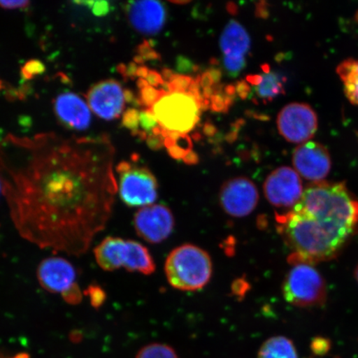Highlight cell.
<instances>
[{"mask_svg":"<svg viewBox=\"0 0 358 358\" xmlns=\"http://www.w3.org/2000/svg\"><path fill=\"white\" fill-rule=\"evenodd\" d=\"M146 141L148 145L153 150H159L164 145V138L159 134H151L148 136Z\"/></svg>","mask_w":358,"mask_h":358,"instance_id":"cell-32","label":"cell"},{"mask_svg":"<svg viewBox=\"0 0 358 358\" xmlns=\"http://www.w3.org/2000/svg\"><path fill=\"white\" fill-rule=\"evenodd\" d=\"M122 123L124 127L131 129L132 132L138 131L141 127V111L136 109H129L124 112Z\"/></svg>","mask_w":358,"mask_h":358,"instance_id":"cell-26","label":"cell"},{"mask_svg":"<svg viewBox=\"0 0 358 358\" xmlns=\"http://www.w3.org/2000/svg\"><path fill=\"white\" fill-rule=\"evenodd\" d=\"M109 136H34L0 141V182L22 238L80 257L108 223L117 194Z\"/></svg>","mask_w":358,"mask_h":358,"instance_id":"cell-1","label":"cell"},{"mask_svg":"<svg viewBox=\"0 0 358 358\" xmlns=\"http://www.w3.org/2000/svg\"><path fill=\"white\" fill-rule=\"evenodd\" d=\"M355 279H356V280L357 281V283H358V265H357V266L355 268Z\"/></svg>","mask_w":358,"mask_h":358,"instance_id":"cell-37","label":"cell"},{"mask_svg":"<svg viewBox=\"0 0 358 358\" xmlns=\"http://www.w3.org/2000/svg\"><path fill=\"white\" fill-rule=\"evenodd\" d=\"M311 348L317 355H325L329 350L330 342L324 338H316L313 339Z\"/></svg>","mask_w":358,"mask_h":358,"instance_id":"cell-30","label":"cell"},{"mask_svg":"<svg viewBox=\"0 0 358 358\" xmlns=\"http://www.w3.org/2000/svg\"><path fill=\"white\" fill-rule=\"evenodd\" d=\"M145 80L153 87H159V85L164 84V78L155 71H149V73H148Z\"/></svg>","mask_w":358,"mask_h":358,"instance_id":"cell-34","label":"cell"},{"mask_svg":"<svg viewBox=\"0 0 358 358\" xmlns=\"http://www.w3.org/2000/svg\"><path fill=\"white\" fill-rule=\"evenodd\" d=\"M201 102L189 92H165L151 107L161 127L169 131L186 134L198 124Z\"/></svg>","mask_w":358,"mask_h":358,"instance_id":"cell-5","label":"cell"},{"mask_svg":"<svg viewBox=\"0 0 358 358\" xmlns=\"http://www.w3.org/2000/svg\"><path fill=\"white\" fill-rule=\"evenodd\" d=\"M116 173L120 199L128 207L149 206L158 198V182L149 169L122 161Z\"/></svg>","mask_w":358,"mask_h":358,"instance_id":"cell-7","label":"cell"},{"mask_svg":"<svg viewBox=\"0 0 358 358\" xmlns=\"http://www.w3.org/2000/svg\"><path fill=\"white\" fill-rule=\"evenodd\" d=\"M258 358H298V353L290 339L276 336L262 344L258 352Z\"/></svg>","mask_w":358,"mask_h":358,"instance_id":"cell-22","label":"cell"},{"mask_svg":"<svg viewBox=\"0 0 358 358\" xmlns=\"http://www.w3.org/2000/svg\"><path fill=\"white\" fill-rule=\"evenodd\" d=\"M236 91L243 99H245V98L249 95L250 88L245 82H240L237 83Z\"/></svg>","mask_w":358,"mask_h":358,"instance_id":"cell-35","label":"cell"},{"mask_svg":"<svg viewBox=\"0 0 358 358\" xmlns=\"http://www.w3.org/2000/svg\"><path fill=\"white\" fill-rule=\"evenodd\" d=\"M173 215L166 206L151 204L134 215V227L138 236L147 243L158 244L171 235L174 227Z\"/></svg>","mask_w":358,"mask_h":358,"instance_id":"cell-11","label":"cell"},{"mask_svg":"<svg viewBox=\"0 0 358 358\" xmlns=\"http://www.w3.org/2000/svg\"><path fill=\"white\" fill-rule=\"evenodd\" d=\"M164 268L169 284L182 291L203 288L211 280L213 274V263L209 254L192 244L182 245L172 250Z\"/></svg>","mask_w":358,"mask_h":358,"instance_id":"cell-4","label":"cell"},{"mask_svg":"<svg viewBox=\"0 0 358 358\" xmlns=\"http://www.w3.org/2000/svg\"><path fill=\"white\" fill-rule=\"evenodd\" d=\"M275 221L277 230L292 250L288 257L292 266L301 263L312 265L332 259L355 235L294 209L276 214Z\"/></svg>","mask_w":358,"mask_h":358,"instance_id":"cell-2","label":"cell"},{"mask_svg":"<svg viewBox=\"0 0 358 358\" xmlns=\"http://www.w3.org/2000/svg\"><path fill=\"white\" fill-rule=\"evenodd\" d=\"M138 86L140 87V99L138 103L140 105L147 107V109H151L156 101L164 95L166 91H158L155 87L150 86L145 79L140 78L138 80Z\"/></svg>","mask_w":358,"mask_h":358,"instance_id":"cell-24","label":"cell"},{"mask_svg":"<svg viewBox=\"0 0 358 358\" xmlns=\"http://www.w3.org/2000/svg\"><path fill=\"white\" fill-rule=\"evenodd\" d=\"M264 192L268 203L274 207L294 208L301 201L303 192L301 177L289 167L276 169L266 179Z\"/></svg>","mask_w":358,"mask_h":358,"instance_id":"cell-9","label":"cell"},{"mask_svg":"<svg viewBox=\"0 0 358 358\" xmlns=\"http://www.w3.org/2000/svg\"><path fill=\"white\" fill-rule=\"evenodd\" d=\"M62 296L65 302L71 304V306H78L83 301V293L77 283L71 285L69 289L62 293Z\"/></svg>","mask_w":358,"mask_h":358,"instance_id":"cell-28","label":"cell"},{"mask_svg":"<svg viewBox=\"0 0 358 358\" xmlns=\"http://www.w3.org/2000/svg\"><path fill=\"white\" fill-rule=\"evenodd\" d=\"M55 111L58 120L67 128L85 131L91 124V110L82 98L75 93H62L55 100Z\"/></svg>","mask_w":358,"mask_h":358,"instance_id":"cell-17","label":"cell"},{"mask_svg":"<svg viewBox=\"0 0 358 358\" xmlns=\"http://www.w3.org/2000/svg\"><path fill=\"white\" fill-rule=\"evenodd\" d=\"M123 267L129 272L151 275L155 271V263L149 250L136 241L127 240Z\"/></svg>","mask_w":358,"mask_h":358,"instance_id":"cell-20","label":"cell"},{"mask_svg":"<svg viewBox=\"0 0 358 358\" xmlns=\"http://www.w3.org/2000/svg\"><path fill=\"white\" fill-rule=\"evenodd\" d=\"M294 209L353 234L358 231V200L344 182L310 183Z\"/></svg>","mask_w":358,"mask_h":358,"instance_id":"cell-3","label":"cell"},{"mask_svg":"<svg viewBox=\"0 0 358 358\" xmlns=\"http://www.w3.org/2000/svg\"><path fill=\"white\" fill-rule=\"evenodd\" d=\"M88 106L98 117L111 120L122 115L125 105V92L115 80L98 83L89 90Z\"/></svg>","mask_w":358,"mask_h":358,"instance_id":"cell-14","label":"cell"},{"mask_svg":"<svg viewBox=\"0 0 358 358\" xmlns=\"http://www.w3.org/2000/svg\"><path fill=\"white\" fill-rule=\"evenodd\" d=\"M171 2L173 3H177V4H186V3H189V1H171Z\"/></svg>","mask_w":358,"mask_h":358,"instance_id":"cell-38","label":"cell"},{"mask_svg":"<svg viewBox=\"0 0 358 358\" xmlns=\"http://www.w3.org/2000/svg\"><path fill=\"white\" fill-rule=\"evenodd\" d=\"M2 190V185H1V182H0V191Z\"/></svg>","mask_w":358,"mask_h":358,"instance_id":"cell-39","label":"cell"},{"mask_svg":"<svg viewBox=\"0 0 358 358\" xmlns=\"http://www.w3.org/2000/svg\"><path fill=\"white\" fill-rule=\"evenodd\" d=\"M45 67L41 62L33 60L27 62L22 71V75H24L27 79H30L35 77L36 75L42 73Z\"/></svg>","mask_w":358,"mask_h":358,"instance_id":"cell-29","label":"cell"},{"mask_svg":"<svg viewBox=\"0 0 358 358\" xmlns=\"http://www.w3.org/2000/svg\"><path fill=\"white\" fill-rule=\"evenodd\" d=\"M29 1L24 0H15V1H0V7L6 10H17V8H27L29 6Z\"/></svg>","mask_w":358,"mask_h":358,"instance_id":"cell-33","label":"cell"},{"mask_svg":"<svg viewBox=\"0 0 358 358\" xmlns=\"http://www.w3.org/2000/svg\"><path fill=\"white\" fill-rule=\"evenodd\" d=\"M219 201L227 214L234 217H244L257 208L259 192L256 185L249 178L237 177L223 183Z\"/></svg>","mask_w":358,"mask_h":358,"instance_id":"cell-10","label":"cell"},{"mask_svg":"<svg viewBox=\"0 0 358 358\" xmlns=\"http://www.w3.org/2000/svg\"><path fill=\"white\" fill-rule=\"evenodd\" d=\"M129 24L137 32L155 35L163 29L167 20V11L159 1H132L127 6Z\"/></svg>","mask_w":358,"mask_h":358,"instance_id":"cell-15","label":"cell"},{"mask_svg":"<svg viewBox=\"0 0 358 358\" xmlns=\"http://www.w3.org/2000/svg\"><path fill=\"white\" fill-rule=\"evenodd\" d=\"M136 358H178L174 349L166 344L152 343L142 348Z\"/></svg>","mask_w":358,"mask_h":358,"instance_id":"cell-23","label":"cell"},{"mask_svg":"<svg viewBox=\"0 0 358 358\" xmlns=\"http://www.w3.org/2000/svg\"><path fill=\"white\" fill-rule=\"evenodd\" d=\"M183 161L187 164H196L199 162V157L192 151Z\"/></svg>","mask_w":358,"mask_h":358,"instance_id":"cell-36","label":"cell"},{"mask_svg":"<svg viewBox=\"0 0 358 358\" xmlns=\"http://www.w3.org/2000/svg\"><path fill=\"white\" fill-rule=\"evenodd\" d=\"M337 73L348 101L358 106V59L348 58L343 61L337 67Z\"/></svg>","mask_w":358,"mask_h":358,"instance_id":"cell-21","label":"cell"},{"mask_svg":"<svg viewBox=\"0 0 358 358\" xmlns=\"http://www.w3.org/2000/svg\"><path fill=\"white\" fill-rule=\"evenodd\" d=\"M220 48L227 74L238 77L245 67V56L250 48V38L244 27L236 20L228 22L221 35Z\"/></svg>","mask_w":358,"mask_h":358,"instance_id":"cell-12","label":"cell"},{"mask_svg":"<svg viewBox=\"0 0 358 358\" xmlns=\"http://www.w3.org/2000/svg\"><path fill=\"white\" fill-rule=\"evenodd\" d=\"M262 75L248 76L246 80L254 86V91L259 101L271 102L277 96L285 94V78L275 71H271L268 66H263Z\"/></svg>","mask_w":358,"mask_h":358,"instance_id":"cell-19","label":"cell"},{"mask_svg":"<svg viewBox=\"0 0 358 358\" xmlns=\"http://www.w3.org/2000/svg\"><path fill=\"white\" fill-rule=\"evenodd\" d=\"M0 358H3V357H0Z\"/></svg>","mask_w":358,"mask_h":358,"instance_id":"cell-40","label":"cell"},{"mask_svg":"<svg viewBox=\"0 0 358 358\" xmlns=\"http://www.w3.org/2000/svg\"><path fill=\"white\" fill-rule=\"evenodd\" d=\"M282 292L286 301L299 308L324 306L328 297L324 277L306 263L293 265L285 276Z\"/></svg>","mask_w":358,"mask_h":358,"instance_id":"cell-6","label":"cell"},{"mask_svg":"<svg viewBox=\"0 0 358 358\" xmlns=\"http://www.w3.org/2000/svg\"><path fill=\"white\" fill-rule=\"evenodd\" d=\"M75 268L66 259L49 257L43 259L38 268L37 276L40 285L48 292L64 293L75 284Z\"/></svg>","mask_w":358,"mask_h":358,"instance_id":"cell-16","label":"cell"},{"mask_svg":"<svg viewBox=\"0 0 358 358\" xmlns=\"http://www.w3.org/2000/svg\"><path fill=\"white\" fill-rule=\"evenodd\" d=\"M127 241L108 236L94 250L96 261L102 270L114 271L123 267Z\"/></svg>","mask_w":358,"mask_h":358,"instance_id":"cell-18","label":"cell"},{"mask_svg":"<svg viewBox=\"0 0 358 358\" xmlns=\"http://www.w3.org/2000/svg\"><path fill=\"white\" fill-rule=\"evenodd\" d=\"M277 127L286 141L301 144L315 136L317 129V116L306 103H290L280 111Z\"/></svg>","mask_w":358,"mask_h":358,"instance_id":"cell-8","label":"cell"},{"mask_svg":"<svg viewBox=\"0 0 358 358\" xmlns=\"http://www.w3.org/2000/svg\"><path fill=\"white\" fill-rule=\"evenodd\" d=\"M85 292L88 295L92 307L96 308V310L100 308L106 302V294L99 285H90Z\"/></svg>","mask_w":358,"mask_h":358,"instance_id":"cell-25","label":"cell"},{"mask_svg":"<svg viewBox=\"0 0 358 358\" xmlns=\"http://www.w3.org/2000/svg\"><path fill=\"white\" fill-rule=\"evenodd\" d=\"M293 164L295 171L313 182L324 181L329 176L332 161L327 148L317 142L303 143L294 150Z\"/></svg>","mask_w":358,"mask_h":358,"instance_id":"cell-13","label":"cell"},{"mask_svg":"<svg viewBox=\"0 0 358 358\" xmlns=\"http://www.w3.org/2000/svg\"><path fill=\"white\" fill-rule=\"evenodd\" d=\"M94 15L96 16H105L109 13L110 6L108 2H92L91 7Z\"/></svg>","mask_w":358,"mask_h":358,"instance_id":"cell-31","label":"cell"},{"mask_svg":"<svg viewBox=\"0 0 358 358\" xmlns=\"http://www.w3.org/2000/svg\"><path fill=\"white\" fill-rule=\"evenodd\" d=\"M141 127L145 132L151 134L155 129L159 127L151 109L141 111Z\"/></svg>","mask_w":358,"mask_h":358,"instance_id":"cell-27","label":"cell"}]
</instances>
